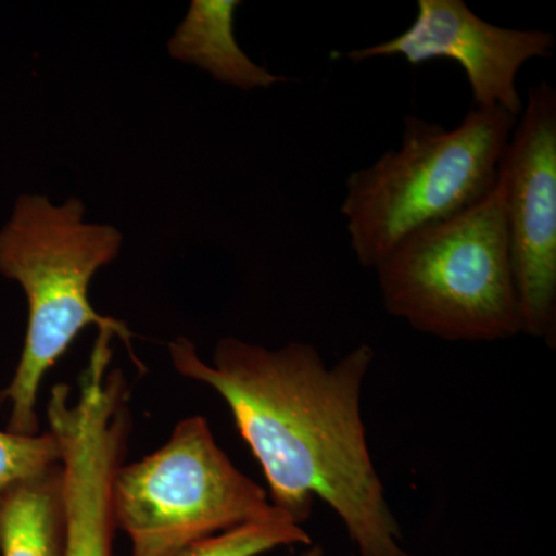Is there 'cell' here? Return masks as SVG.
<instances>
[{
    "label": "cell",
    "mask_w": 556,
    "mask_h": 556,
    "mask_svg": "<svg viewBox=\"0 0 556 556\" xmlns=\"http://www.w3.org/2000/svg\"><path fill=\"white\" fill-rule=\"evenodd\" d=\"M169 353L178 375L226 402L278 511L303 526L317 497L338 515L358 555L408 556L362 417L371 346L361 343L331 367L305 342L270 350L225 338L207 364L179 338Z\"/></svg>",
    "instance_id": "obj_1"
},
{
    "label": "cell",
    "mask_w": 556,
    "mask_h": 556,
    "mask_svg": "<svg viewBox=\"0 0 556 556\" xmlns=\"http://www.w3.org/2000/svg\"><path fill=\"white\" fill-rule=\"evenodd\" d=\"M83 201L53 204L43 195H21L13 217L0 230V274L17 281L28 303L21 361L0 401L9 402L11 433L39 431L40 386L76 338L97 325L115 332L131 351L130 329L91 306L94 274L118 257L123 236L109 225L84 222Z\"/></svg>",
    "instance_id": "obj_2"
},
{
    "label": "cell",
    "mask_w": 556,
    "mask_h": 556,
    "mask_svg": "<svg viewBox=\"0 0 556 556\" xmlns=\"http://www.w3.org/2000/svg\"><path fill=\"white\" fill-rule=\"evenodd\" d=\"M517 121L501 109H471L450 130L405 116L401 148L346 179L340 212L358 263L375 269L412 233L484 200Z\"/></svg>",
    "instance_id": "obj_3"
},
{
    "label": "cell",
    "mask_w": 556,
    "mask_h": 556,
    "mask_svg": "<svg viewBox=\"0 0 556 556\" xmlns=\"http://www.w3.org/2000/svg\"><path fill=\"white\" fill-rule=\"evenodd\" d=\"M375 270L388 313L424 334L497 342L522 332L500 175L484 200L412 233Z\"/></svg>",
    "instance_id": "obj_4"
},
{
    "label": "cell",
    "mask_w": 556,
    "mask_h": 556,
    "mask_svg": "<svg viewBox=\"0 0 556 556\" xmlns=\"http://www.w3.org/2000/svg\"><path fill=\"white\" fill-rule=\"evenodd\" d=\"M112 511L131 556H167L237 527L288 518L223 452L203 416L179 420L163 447L116 468Z\"/></svg>",
    "instance_id": "obj_5"
},
{
    "label": "cell",
    "mask_w": 556,
    "mask_h": 556,
    "mask_svg": "<svg viewBox=\"0 0 556 556\" xmlns=\"http://www.w3.org/2000/svg\"><path fill=\"white\" fill-rule=\"evenodd\" d=\"M112 356L93 350L80 375L78 396L60 383L51 390L47 419L60 441L67 507L65 556H113L112 481L123 464L131 428L129 387Z\"/></svg>",
    "instance_id": "obj_6"
},
{
    "label": "cell",
    "mask_w": 556,
    "mask_h": 556,
    "mask_svg": "<svg viewBox=\"0 0 556 556\" xmlns=\"http://www.w3.org/2000/svg\"><path fill=\"white\" fill-rule=\"evenodd\" d=\"M522 332L556 343V90L530 87L501 160Z\"/></svg>",
    "instance_id": "obj_7"
},
{
    "label": "cell",
    "mask_w": 556,
    "mask_h": 556,
    "mask_svg": "<svg viewBox=\"0 0 556 556\" xmlns=\"http://www.w3.org/2000/svg\"><path fill=\"white\" fill-rule=\"evenodd\" d=\"M552 33L496 27L463 0H419L415 22L396 38L350 51L353 62L402 56L409 65L456 61L466 72L475 109H501L521 115L519 70L536 58H551Z\"/></svg>",
    "instance_id": "obj_8"
},
{
    "label": "cell",
    "mask_w": 556,
    "mask_h": 556,
    "mask_svg": "<svg viewBox=\"0 0 556 556\" xmlns=\"http://www.w3.org/2000/svg\"><path fill=\"white\" fill-rule=\"evenodd\" d=\"M241 5L237 0H193L188 16L170 40L172 56L193 62L219 83L241 90L268 89L285 83L249 60L233 36V14Z\"/></svg>",
    "instance_id": "obj_9"
},
{
    "label": "cell",
    "mask_w": 556,
    "mask_h": 556,
    "mask_svg": "<svg viewBox=\"0 0 556 556\" xmlns=\"http://www.w3.org/2000/svg\"><path fill=\"white\" fill-rule=\"evenodd\" d=\"M67 507L62 464L0 496V556H65Z\"/></svg>",
    "instance_id": "obj_10"
},
{
    "label": "cell",
    "mask_w": 556,
    "mask_h": 556,
    "mask_svg": "<svg viewBox=\"0 0 556 556\" xmlns=\"http://www.w3.org/2000/svg\"><path fill=\"white\" fill-rule=\"evenodd\" d=\"M291 546H311V536L303 526L281 518L237 527L190 543L167 556H262Z\"/></svg>",
    "instance_id": "obj_11"
},
{
    "label": "cell",
    "mask_w": 556,
    "mask_h": 556,
    "mask_svg": "<svg viewBox=\"0 0 556 556\" xmlns=\"http://www.w3.org/2000/svg\"><path fill=\"white\" fill-rule=\"evenodd\" d=\"M61 460L60 441L50 430L35 437L0 430V496L11 485L43 473Z\"/></svg>",
    "instance_id": "obj_12"
}]
</instances>
